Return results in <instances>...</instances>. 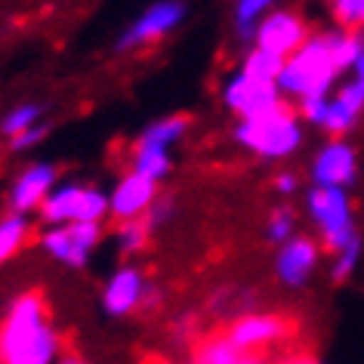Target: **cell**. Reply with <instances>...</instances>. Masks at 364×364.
<instances>
[{"instance_id": "1", "label": "cell", "mask_w": 364, "mask_h": 364, "mask_svg": "<svg viewBox=\"0 0 364 364\" xmlns=\"http://www.w3.org/2000/svg\"><path fill=\"white\" fill-rule=\"evenodd\" d=\"M59 355L62 340L47 296L25 290L0 318V364H56Z\"/></svg>"}, {"instance_id": "2", "label": "cell", "mask_w": 364, "mask_h": 364, "mask_svg": "<svg viewBox=\"0 0 364 364\" xmlns=\"http://www.w3.org/2000/svg\"><path fill=\"white\" fill-rule=\"evenodd\" d=\"M340 65L333 59V43L331 31L312 34L294 56H287L284 71L278 77V90L284 99L294 102H309V99H324L333 93Z\"/></svg>"}, {"instance_id": "3", "label": "cell", "mask_w": 364, "mask_h": 364, "mask_svg": "<svg viewBox=\"0 0 364 364\" xmlns=\"http://www.w3.org/2000/svg\"><path fill=\"white\" fill-rule=\"evenodd\" d=\"M235 139H238L241 149H247L250 154H257L262 161H284L306 139L303 117H299L296 108H290L284 102L275 112L250 117V121H238Z\"/></svg>"}, {"instance_id": "4", "label": "cell", "mask_w": 364, "mask_h": 364, "mask_svg": "<svg viewBox=\"0 0 364 364\" xmlns=\"http://www.w3.org/2000/svg\"><path fill=\"white\" fill-rule=\"evenodd\" d=\"M306 213L315 223L318 235H321V247L324 250H343L349 241L358 238L355 229V210L352 201L346 195V188H318L312 186L306 195Z\"/></svg>"}, {"instance_id": "5", "label": "cell", "mask_w": 364, "mask_h": 364, "mask_svg": "<svg viewBox=\"0 0 364 364\" xmlns=\"http://www.w3.org/2000/svg\"><path fill=\"white\" fill-rule=\"evenodd\" d=\"M41 220L47 225H71V223H105L108 216V195L96 186H80V182H65L50 192L41 207Z\"/></svg>"}, {"instance_id": "6", "label": "cell", "mask_w": 364, "mask_h": 364, "mask_svg": "<svg viewBox=\"0 0 364 364\" xmlns=\"http://www.w3.org/2000/svg\"><path fill=\"white\" fill-rule=\"evenodd\" d=\"M99 241H102V225L99 223L47 225V232H41V247L68 269H84L93 250L99 247Z\"/></svg>"}, {"instance_id": "7", "label": "cell", "mask_w": 364, "mask_h": 364, "mask_svg": "<svg viewBox=\"0 0 364 364\" xmlns=\"http://www.w3.org/2000/svg\"><path fill=\"white\" fill-rule=\"evenodd\" d=\"M223 102L238 121H250V117H259L266 112H275L278 105H284V96L272 80H259L244 75V71H235L223 84Z\"/></svg>"}, {"instance_id": "8", "label": "cell", "mask_w": 364, "mask_h": 364, "mask_svg": "<svg viewBox=\"0 0 364 364\" xmlns=\"http://www.w3.org/2000/svg\"><path fill=\"white\" fill-rule=\"evenodd\" d=\"M188 6L182 0H158L149 10H142L136 19L127 25L117 38V50H136V47H149V43L167 38L170 31H176L182 19H186Z\"/></svg>"}, {"instance_id": "9", "label": "cell", "mask_w": 364, "mask_h": 364, "mask_svg": "<svg viewBox=\"0 0 364 364\" xmlns=\"http://www.w3.org/2000/svg\"><path fill=\"white\" fill-rule=\"evenodd\" d=\"M309 179L318 188H349L358 179V151L346 139H327L309 164Z\"/></svg>"}, {"instance_id": "10", "label": "cell", "mask_w": 364, "mask_h": 364, "mask_svg": "<svg viewBox=\"0 0 364 364\" xmlns=\"http://www.w3.org/2000/svg\"><path fill=\"white\" fill-rule=\"evenodd\" d=\"M312 38L309 31V22L294 10H272L266 19L257 25L253 31V47L269 50L275 56H294V53L303 47V43Z\"/></svg>"}, {"instance_id": "11", "label": "cell", "mask_w": 364, "mask_h": 364, "mask_svg": "<svg viewBox=\"0 0 364 364\" xmlns=\"http://www.w3.org/2000/svg\"><path fill=\"white\" fill-rule=\"evenodd\" d=\"M294 333V327L284 315L278 312H250V315H241L229 324L225 336L238 346L241 352H262V349H272V346L284 343L287 336Z\"/></svg>"}, {"instance_id": "12", "label": "cell", "mask_w": 364, "mask_h": 364, "mask_svg": "<svg viewBox=\"0 0 364 364\" xmlns=\"http://www.w3.org/2000/svg\"><path fill=\"white\" fill-rule=\"evenodd\" d=\"M321 262V241H312L309 235H296L287 244H281L275 253V275L284 287L299 290L306 287Z\"/></svg>"}, {"instance_id": "13", "label": "cell", "mask_w": 364, "mask_h": 364, "mask_svg": "<svg viewBox=\"0 0 364 364\" xmlns=\"http://www.w3.org/2000/svg\"><path fill=\"white\" fill-rule=\"evenodd\" d=\"M158 201V182L139 176V173H124L121 179L114 182V188L108 192V216L121 223L130 220H142L145 213Z\"/></svg>"}, {"instance_id": "14", "label": "cell", "mask_w": 364, "mask_h": 364, "mask_svg": "<svg viewBox=\"0 0 364 364\" xmlns=\"http://www.w3.org/2000/svg\"><path fill=\"white\" fill-rule=\"evenodd\" d=\"M145 290H149V278L142 275L139 266H121L112 272V278L102 287V309L112 318H127L142 309Z\"/></svg>"}, {"instance_id": "15", "label": "cell", "mask_w": 364, "mask_h": 364, "mask_svg": "<svg viewBox=\"0 0 364 364\" xmlns=\"http://www.w3.org/2000/svg\"><path fill=\"white\" fill-rule=\"evenodd\" d=\"M361 112H364V84L352 77L349 84H343L336 93L327 96L318 130H324L331 139H343V136L358 124Z\"/></svg>"}, {"instance_id": "16", "label": "cell", "mask_w": 364, "mask_h": 364, "mask_svg": "<svg viewBox=\"0 0 364 364\" xmlns=\"http://www.w3.org/2000/svg\"><path fill=\"white\" fill-rule=\"evenodd\" d=\"M53 188H56V167L47 164V161L28 164V167H25L19 176H16L13 186H10V207H13V213L28 216L34 210H41Z\"/></svg>"}, {"instance_id": "17", "label": "cell", "mask_w": 364, "mask_h": 364, "mask_svg": "<svg viewBox=\"0 0 364 364\" xmlns=\"http://www.w3.org/2000/svg\"><path fill=\"white\" fill-rule=\"evenodd\" d=\"M188 133V117L186 114H170V117H158L151 121L145 130L139 133L136 145H151V149H173L182 136Z\"/></svg>"}, {"instance_id": "18", "label": "cell", "mask_w": 364, "mask_h": 364, "mask_svg": "<svg viewBox=\"0 0 364 364\" xmlns=\"http://www.w3.org/2000/svg\"><path fill=\"white\" fill-rule=\"evenodd\" d=\"M133 173L151 179V182H164L173 170V154L167 149H151V145H133Z\"/></svg>"}, {"instance_id": "19", "label": "cell", "mask_w": 364, "mask_h": 364, "mask_svg": "<svg viewBox=\"0 0 364 364\" xmlns=\"http://www.w3.org/2000/svg\"><path fill=\"white\" fill-rule=\"evenodd\" d=\"M28 235H31V220L28 216L10 210L4 220H0V266L10 262L16 253L28 244Z\"/></svg>"}, {"instance_id": "20", "label": "cell", "mask_w": 364, "mask_h": 364, "mask_svg": "<svg viewBox=\"0 0 364 364\" xmlns=\"http://www.w3.org/2000/svg\"><path fill=\"white\" fill-rule=\"evenodd\" d=\"M244 355L247 352H241L238 346L223 333V336H207L204 343H198L192 364H241Z\"/></svg>"}, {"instance_id": "21", "label": "cell", "mask_w": 364, "mask_h": 364, "mask_svg": "<svg viewBox=\"0 0 364 364\" xmlns=\"http://www.w3.org/2000/svg\"><path fill=\"white\" fill-rule=\"evenodd\" d=\"M275 10V0H235V31L241 41H253L257 25Z\"/></svg>"}, {"instance_id": "22", "label": "cell", "mask_w": 364, "mask_h": 364, "mask_svg": "<svg viewBox=\"0 0 364 364\" xmlns=\"http://www.w3.org/2000/svg\"><path fill=\"white\" fill-rule=\"evenodd\" d=\"M284 56H275V53L269 50H259V47H250L247 56L241 62V71L250 77H259V80H272V84H278L281 71H284Z\"/></svg>"}, {"instance_id": "23", "label": "cell", "mask_w": 364, "mask_h": 364, "mask_svg": "<svg viewBox=\"0 0 364 364\" xmlns=\"http://www.w3.org/2000/svg\"><path fill=\"white\" fill-rule=\"evenodd\" d=\"M331 43H333V59L340 71H352L358 56L364 53V31H346L336 28L331 31Z\"/></svg>"}, {"instance_id": "24", "label": "cell", "mask_w": 364, "mask_h": 364, "mask_svg": "<svg viewBox=\"0 0 364 364\" xmlns=\"http://www.w3.org/2000/svg\"><path fill=\"white\" fill-rule=\"evenodd\" d=\"M151 225L149 220H130V223H121L114 232L117 238V247H121V253H127V257H133V253H142L145 247H149V238H151Z\"/></svg>"}, {"instance_id": "25", "label": "cell", "mask_w": 364, "mask_h": 364, "mask_svg": "<svg viewBox=\"0 0 364 364\" xmlns=\"http://www.w3.org/2000/svg\"><path fill=\"white\" fill-rule=\"evenodd\" d=\"M41 114H43V108H41L38 102H22V105H16L13 112L4 114V121H0V133L10 136V139H16V136H22L25 130L38 127V124H41Z\"/></svg>"}, {"instance_id": "26", "label": "cell", "mask_w": 364, "mask_h": 364, "mask_svg": "<svg viewBox=\"0 0 364 364\" xmlns=\"http://www.w3.org/2000/svg\"><path fill=\"white\" fill-rule=\"evenodd\" d=\"M266 238L272 244H287L290 238H296V213L294 207H275L266 220Z\"/></svg>"}, {"instance_id": "27", "label": "cell", "mask_w": 364, "mask_h": 364, "mask_svg": "<svg viewBox=\"0 0 364 364\" xmlns=\"http://www.w3.org/2000/svg\"><path fill=\"white\" fill-rule=\"evenodd\" d=\"M361 253H364L361 235H358V238H355V241L346 244L343 250H336V253H333V266H331V278H333V284H340V281H346V278H349L355 269H358Z\"/></svg>"}, {"instance_id": "28", "label": "cell", "mask_w": 364, "mask_h": 364, "mask_svg": "<svg viewBox=\"0 0 364 364\" xmlns=\"http://www.w3.org/2000/svg\"><path fill=\"white\" fill-rule=\"evenodd\" d=\"M333 19L346 31H364V0H327Z\"/></svg>"}, {"instance_id": "29", "label": "cell", "mask_w": 364, "mask_h": 364, "mask_svg": "<svg viewBox=\"0 0 364 364\" xmlns=\"http://www.w3.org/2000/svg\"><path fill=\"white\" fill-rule=\"evenodd\" d=\"M195 327H198V318H195V315L176 318V321H173V343H176V346H192Z\"/></svg>"}, {"instance_id": "30", "label": "cell", "mask_w": 364, "mask_h": 364, "mask_svg": "<svg viewBox=\"0 0 364 364\" xmlns=\"http://www.w3.org/2000/svg\"><path fill=\"white\" fill-rule=\"evenodd\" d=\"M272 188L281 195V198H290V195H296V188H299V176L294 170H281L275 179H272Z\"/></svg>"}, {"instance_id": "31", "label": "cell", "mask_w": 364, "mask_h": 364, "mask_svg": "<svg viewBox=\"0 0 364 364\" xmlns=\"http://www.w3.org/2000/svg\"><path fill=\"white\" fill-rule=\"evenodd\" d=\"M43 136H47V127L43 124H38V127H31V130H25L22 136H16V139H10L13 145L10 149H16V151H25V149H34V145H38Z\"/></svg>"}, {"instance_id": "32", "label": "cell", "mask_w": 364, "mask_h": 364, "mask_svg": "<svg viewBox=\"0 0 364 364\" xmlns=\"http://www.w3.org/2000/svg\"><path fill=\"white\" fill-rule=\"evenodd\" d=\"M173 216V204L170 201H164V198H158V201H154V207L149 213H145V220H149V225L151 229H158V225H164Z\"/></svg>"}, {"instance_id": "33", "label": "cell", "mask_w": 364, "mask_h": 364, "mask_svg": "<svg viewBox=\"0 0 364 364\" xmlns=\"http://www.w3.org/2000/svg\"><path fill=\"white\" fill-rule=\"evenodd\" d=\"M161 303H164V294H161V287H158V284H151V281H149V290H145L142 309H145V312H158V309H161Z\"/></svg>"}, {"instance_id": "34", "label": "cell", "mask_w": 364, "mask_h": 364, "mask_svg": "<svg viewBox=\"0 0 364 364\" xmlns=\"http://www.w3.org/2000/svg\"><path fill=\"white\" fill-rule=\"evenodd\" d=\"M278 364H318V358L309 352H294V355H287V358H281Z\"/></svg>"}, {"instance_id": "35", "label": "cell", "mask_w": 364, "mask_h": 364, "mask_svg": "<svg viewBox=\"0 0 364 364\" xmlns=\"http://www.w3.org/2000/svg\"><path fill=\"white\" fill-rule=\"evenodd\" d=\"M241 364H272V361H269L262 352H247V355H244V361H241Z\"/></svg>"}, {"instance_id": "36", "label": "cell", "mask_w": 364, "mask_h": 364, "mask_svg": "<svg viewBox=\"0 0 364 364\" xmlns=\"http://www.w3.org/2000/svg\"><path fill=\"white\" fill-rule=\"evenodd\" d=\"M56 364H90L87 358H80V355H75V352H68V355H59V361Z\"/></svg>"}, {"instance_id": "37", "label": "cell", "mask_w": 364, "mask_h": 364, "mask_svg": "<svg viewBox=\"0 0 364 364\" xmlns=\"http://www.w3.org/2000/svg\"><path fill=\"white\" fill-rule=\"evenodd\" d=\"M352 75H355V80H361V84H364V53H361V56H358V62H355Z\"/></svg>"}]
</instances>
